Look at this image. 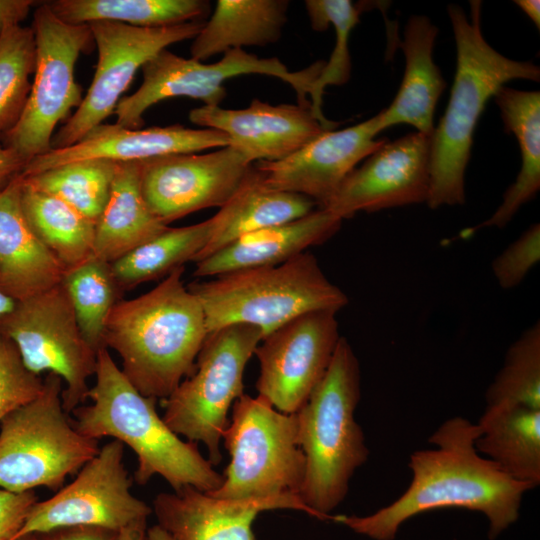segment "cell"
I'll return each mask as SVG.
<instances>
[{
	"mask_svg": "<svg viewBox=\"0 0 540 540\" xmlns=\"http://www.w3.org/2000/svg\"><path fill=\"white\" fill-rule=\"evenodd\" d=\"M211 218L193 225L170 228L111 264L114 278L124 293L139 284L166 277L193 261L207 245Z\"/></svg>",
	"mask_w": 540,
	"mask_h": 540,
	"instance_id": "32",
	"label": "cell"
},
{
	"mask_svg": "<svg viewBox=\"0 0 540 540\" xmlns=\"http://www.w3.org/2000/svg\"><path fill=\"white\" fill-rule=\"evenodd\" d=\"M44 380L26 368L17 346L0 332V422L17 408L34 400Z\"/></svg>",
	"mask_w": 540,
	"mask_h": 540,
	"instance_id": "38",
	"label": "cell"
},
{
	"mask_svg": "<svg viewBox=\"0 0 540 540\" xmlns=\"http://www.w3.org/2000/svg\"><path fill=\"white\" fill-rule=\"evenodd\" d=\"M540 260V225L534 223L508 245L491 264L493 275L502 289L520 285Z\"/></svg>",
	"mask_w": 540,
	"mask_h": 540,
	"instance_id": "39",
	"label": "cell"
},
{
	"mask_svg": "<svg viewBox=\"0 0 540 540\" xmlns=\"http://www.w3.org/2000/svg\"><path fill=\"white\" fill-rule=\"evenodd\" d=\"M95 376L88 392L92 403L72 411L78 432L97 441L112 437L129 446L137 456L134 480L139 485L160 475L174 491L191 486L210 492L220 487L223 475L196 443L180 439L168 427L156 411V399L136 390L105 347L97 352Z\"/></svg>",
	"mask_w": 540,
	"mask_h": 540,
	"instance_id": "4",
	"label": "cell"
},
{
	"mask_svg": "<svg viewBox=\"0 0 540 540\" xmlns=\"http://www.w3.org/2000/svg\"><path fill=\"white\" fill-rule=\"evenodd\" d=\"M16 301L6 295L0 288V316L11 311L15 305Z\"/></svg>",
	"mask_w": 540,
	"mask_h": 540,
	"instance_id": "47",
	"label": "cell"
},
{
	"mask_svg": "<svg viewBox=\"0 0 540 540\" xmlns=\"http://www.w3.org/2000/svg\"><path fill=\"white\" fill-rule=\"evenodd\" d=\"M21 206L32 231L65 271L93 255L95 223L58 197L40 191L21 177Z\"/></svg>",
	"mask_w": 540,
	"mask_h": 540,
	"instance_id": "30",
	"label": "cell"
},
{
	"mask_svg": "<svg viewBox=\"0 0 540 540\" xmlns=\"http://www.w3.org/2000/svg\"><path fill=\"white\" fill-rule=\"evenodd\" d=\"M479 434L476 423L450 418L428 439L434 448L410 455L412 480L397 500L367 516L338 515L333 520L373 540H394L410 518L457 507L482 513L488 538L496 539L518 520L523 496L531 488L477 452Z\"/></svg>",
	"mask_w": 540,
	"mask_h": 540,
	"instance_id": "1",
	"label": "cell"
},
{
	"mask_svg": "<svg viewBox=\"0 0 540 540\" xmlns=\"http://www.w3.org/2000/svg\"><path fill=\"white\" fill-rule=\"evenodd\" d=\"M229 145L226 134L216 129H193L182 125L128 129L102 123L79 142L62 149H51L31 159L22 175H32L69 162L107 159L133 162L177 153H196Z\"/></svg>",
	"mask_w": 540,
	"mask_h": 540,
	"instance_id": "20",
	"label": "cell"
},
{
	"mask_svg": "<svg viewBox=\"0 0 540 540\" xmlns=\"http://www.w3.org/2000/svg\"><path fill=\"white\" fill-rule=\"evenodd\" d=\"M168 227L144 199L139 162H117L108 200L95 224L93 255L112 264Z\"/></svg>",
	"mask_w": 540,
	"mask_h": 540,
	"instance_id": "26",
	"label": "cell"
},
{
	"mask_svg": "<svg viewBox=\"0 0 540 540\" xmlns=\"http://www.w3.org/2000/svg\"><path fill=\"white\" fill-rule=\"evenodd\" d=\"M189 120L226 134L229 146L250 163L284 159L327 131L309 107L259 99L244 109L203 105L189 112Z\"/></svg>",
	"mask_w": 540,
	"mask_h": 540,
	"instance_id": "19",
	"label": "cell"
},
{
	"mask_svg": "<svg viewBox=\"0 0 540 540\" xmlns=\"http://www.w3.org/2000/svg\"><path fill=\"white\" fill-rule=\"evenodd\" d=\"M263 337L259 327L249 324L209 333L194 372L161 400L164 422L187 441L203 443L212 465L222 460L220 441L229 425L228 411L244 394V370Z\"/></svg>",
	"mask_w": 540,
	"mask_h": 540,
	"instance_id": "9",
	"label": "cell"
},
{
	"mask_svg": "<svg viewBox=\"0 0 540 540\" xmlns=\"http://www.w3.org/2000/svg\"><path fill=\"white\" fill-rule=\"evenodd\" d=\"M514 3L529 17L536 28H540V1L539 0H515Z\"/></svg>",
	"mask_w": 540,
	"mask_h": 540,
	"instance_id": "44",
	"label": "cell"
},
{
	"mask_svg": "<svg viewBox=\"0 0 540 540\" xmlns=\"http://www.w3.org/2000/svg\"><path fill=\"white\" fill-rule=\"evenodd\" d=\"M38 540H120V531L101 526L75 525L36 534Z\"/></svg>",
	"mask_w": 540,
	"mask_h": 540,
	"instance_id": "41",
	"label": "cell"
},
{
	"mask_svg": "<svg viewBox=\"0 0 540 540\" xmlns=\"http://www.w3.org/2000/svg\"><path fill=\"white\" fill-rule=\"evenodd\" d=\"M0 332L17 346L28 370L37 375L49 371L65 382L61 397L66 413L88 398L98 351L83 336L61 283L16 301L0 316Z\"/></svg>",
	"mask_w": 540,
	"mask_h": 540,
	"instance_id": "12",
	"label": "cell"
},
{
	"mask_svg": "<svg viewBox=\"0 0 540 540\" xmlns=\"http://www.w3.org/2000/svg\"><path fill=\"white\" fill-rule=\"evenodd\" d=\"M475 448L512 479L531 489L540 484V410L513 407L484 412L476 423Z\"/></svg>",
	"mask_w": 540,
	"mask_h": 540,
	"instance_id": "29",
	"label": "cell"
},
{
	"mask_svg": "<svg viewBox=\"0 0 540 540\" xmlns=\"http://www.w3.org/2000/svg\"><path fill=\"white\" fill-rule=\"evenodd\" d=\"M120 540H147V521L136 523L121 530Z\"/></svg>",
	"mask_w": 540,
	"mask_h": 540,
	"instance_id": "45",
	"label": "cell"
},
{
	"mask_svg": "<svg viewBox=\"0 0 540 540\" xmlns=\"http://www.w3.org/2000/svg\"><path fill=\"white\" fill-rule=\"evenodd\" d=\"M202 21L146 28L96 21L89 23L98 61L92 82L76 111L54 133L51 149H62L79 142L90 130L114 114L122 94L136 72L168 46L194 39Z\"/></svg>",
	"mask_w": 540,
	"mask_h": 540,
	"instance_id": "13",
	"label": "cell"
},
{
	"mask_svg": "<svg viewBox=\"0 0 540 540\" xmlns=\"http://www.w3.org/2000/svg\"><path fill=\"white\" fill-rule=\"evenodd\" d=\"M360 397L359 361L341 336L324 376L296 412L306 459L299 497L320 520L334 519L329 513L345 499L354 472L369 457L354 418Z\"/></svg>",
	"mask_w": 540,
	"mask_h": 540,
	"instance_id": "5",
	"label": "cell"
},
{
	"mask_svg": "<svg viewBox=\"0 0 540 540\" xmlns=\"http://www.w3.org/2000/svg\"><path fill=\"white\" fill-rule=\"evenodd\" d=\"M27 163L16 150L0 143V193L22 175Z\"/></svg>",
	"mask_w": 540,
	"mask_h": 540,
	"instance_id": "43",
	"label": "cell"
},
{
	"mask_svg": "<svg viewBox=\"0 0 540 540\" xmlns=\"http://www.w3.org/2000/svg\"><path fill=\"white\" fill-rule=\"evenodd\" d=\"M37 3L34 0H0V37L7 29L19 26Z\"/></svg>",
	"mask_w": 540,
	"mask_h": 540,
	"instance_id": "42",
	"label": "cell"
},
{
	"mask_svg": "<svg viewBox=\"0 0 540 540\" xmlns=\"http://www.w3.org/2000/svg\"><path fill=\"white\" fill-rule=\"evenodd\" d=\"M132 482L124 464V444L111 440L78 471L71 483L49 499L34 504L13 539L75 525L121 531L147 521L152 508L131 493Z\"/></svg>",
	"mask_w": 540,
	"mask_h": 540,
	"instance_id": "14",
	"label": "cell"
},
{
	"mask_svg": "<svg viewBox=\"0 0 540 540\" xmlns=\"http://www.w3.org/2000/svg\"><path fill=\"white\" fill-rule=\"evenodd\" d=\"M316 205L314 200L304 195L267 186L253 165L238 190L211 217L209 241L194 262L246 234L301 218L314 211Z\"/></svg>",
	"mask_w": 540,
	"mask_h": 540,
	"instance_id": "25",
	"label": "cell"
},
{
	"mask_svg": "<svg viewBox=\"0 0 540 540\" xmlns=\"http://www.w3.org/2000/svg\"><path fill=\"white\" fill-rule=\"evenodd\" d=\"M138 162L144 199L167 226L193 212L222 207L253 168L229 145L206 154H168Z\"/></svg>",
	"mask_w": 540,
	"mask_h": 540,
	"instance_id": "16",
	"label": "cell"
},
{
	"mask_svg": "<svg viewBox=\"0 0 540 540\" xmlns=\"http://www.w3.org/2000/svg\"><path fill=\"white\" fill-rule=\"evenodd\" d=\"M117 162L86 159L21 175L28 185L63 200L95 224L108 200Z\"/></svg>",
	"mask_w": 540,
	"mask_h": 540,
	"instance_id": "33",
	"label": "cell"
},
{
	"mask_svg": "<svg viewBox=\"0 0 540 540\" xmlns=\"http://www.w3.org/2000/svg\"><path fill=\"white\" fill-rule=\"evenodd\" d=\"M184 266L152 290L112 308L102 344L116 351L121 371L145 397L167 398L195 369L209 332L198 297L183 282Z\"/></svg>",
	"mask_w": 540,
	"mask_h": 540,
	"instance_id": "2",
	"label": "cell"
},
{
	"mask_svg": "<svg viewBox=\"0 0 540 540\" xmlns=\"http://www.w3.org/2000/svg\"><path fill=\"white\" fill-rule=\"evenodd\" d=\"M337 312L302 314L262 339L254 354L258 395L276 410L296 413L324 376L340 339Z\"/></svg>",
	"mask_w": 540,
	"mask_h": 540,
	"instance_id": "15",
	"label": "cell"
},
{
	"mask_svg": "<svg viewBox=\"0 0 540 540\" xmlns=\"http://www.w3.org/2000/svg\"><path fill=\"white\" fill-rule=\"evenodd\" d=\"M63 380L49 373L41 393L0 422V488L58 491L99 451L76 430L62 405Z\"/></svg>",
	"mask_w": 540,
	"mask_h": 540,
	"instance_id": "8",
	"label": "cell"
},
{
	"mask_svg": "<svg viewBox=\"0 0 540 540\" xmlns=\"http://www.w3.org/2000/svg\"><path fill=\"white\" fill-rule=\"evenodd\" d=\"M147 540H174V538L157 524L147 528Z\"/></svg>",
	"mask_w": 540,
	"mask_h": 540,
	"instance_id": "46",
	"label": "cell"
},
{
	"mask_svg": "<svg viewBox=\"0 0 540 540\" xmlns=\"http://www.w3.org/2000/svg\"><path fill=\"white\" fill-rule=\"evenodd\" d=\"M484 412L513 407L540 410V323L527 328L508 348L485 394Z\"/></svg>",
	"mask_w": 540,
	"mask_h": 540,
	"instance_id": "35",
	"label": "cell"
},
{
	"mask_svg": "<svg viewBox=\"0 0 540 540\" xmlns=\"http://www.w3.org/2000/svg\"><path fill=\"white\" fill-rule=\"evenodd\" d=\"M31 27L36 64L30 93L21 118L0 139L28 162L51 150L56 126L80 106L83 96L75 80V65L94 44L88 24L61 20L46 2L37 5Z\"/></svg>",
	"mask_w": 540,
	"mask_h": 540,
	"instance_id": "10",
	"label": "cell"
},
{
	"mask_svg": "<svg viewBox=\"0 0 540 540\" xmlns=\"http://www.w3.org/2000/svg\"><path fill=\"white\" fill-rule=\"evenodd\" d=\"M381 131L377 114L342 130H327L288 157L255 167L267 186L304 195L323 208L358 163L388 141L376 139Z\"/></svg>",
	"mask_w": 540,
	"mask_h": 540,
	"instance_id": "18",
	"label": "cell"
},
{
	"mask_svg": "<svg viewBox=\"0 0 540 540\" xmlns=\"http://www.w3.org/2000/svg\"><path fill=\"white\" fill-rule=\"evenodd\" d=\"M53 13L70 24L108 21L135 27H166L201 21L210 9L203 0H54Z\"/></svg>",
	"mask_w": 540,
	"mask_h": 540,
	"instance_id": "31",
	"label": "cell"
},
{
	"mask_svg": "<svg viewBox=\"0 0 540 540\" xmlns=\"http://www.w3.org/2000/svg\"><path fill=\"white\" fill-rule=\"evenodd\" d=\"M38 501L34 490L16 493L0 488V540L16 536Z\"/></svg>",
	"mask_w": 540,
	"mask_h": 540,
	"instance_id": "40",
	"label": "cell"
},
{
	"mask_svg": "<svg viewBox=\"0 0 540 540\" xmlns=\"http://www.w3.org/2000/svg\"><path fill=\"white\" fill-rule=\"evenodd\" d=\"M505 131L514 134L521 152V167L495 212L463 233L484 228H503L518 210L540 190V92L502 86L493 96Z\"/></svg>",
	"mask_w": 540,
	"mask_h": 540,
	"instance_id": "27",
	"label": "cell"
},
{
	"mask_svg": "<svg viewBox=\"0 0 540 540\" xmlns=\"http://www.w3.org/2000/svg\"><path fill=\"white\" fill-rule=\"evenodd\" d=\"M21 175L0 193V288L20 301L61 283L65 269L29 226Z\"/></svg>",
	"mask_w": 540,
	"mask_h": 540,
	"instance_id": "23",
	"label": "cell"
},
{
	"mask_svg": "<svg viewBox=\"0 0 540 540\" xmlns=\"http://www.w3.org/2000/svg\"><path fill=\"white\" fill-rule=\"evenodd\" d=\"M61 284L71 301L83 336L98 351L103 347L106 320L123 294L111 264L92 255L65 271Z\"/></svg>",
	"mask_w": 540,
	"mask_h": 540,
	"instance_id": "34",
	"label": "cell"
},
{
	"mask_svg": "<svg viewBox=\"0 0 540 540\" xmlns=\"http://www.w3.org/2000/svg\"><path fill=\"white\" fill-rule=\"evenodd\" d=\"M469 3V18L458 5L447 8L456 44V72L445 113L431 135L426 203L431 209L465 203L473 134L487 101L511 80H540L537 65L507 58L488 44L481 30V1Z\"/></svg>",
	"mask_w": 540,
	"mask_h": 540,
	"instance_id": "3",
	"label": "cell"
},
{
	"mask_svg": "<svg viewBox=\"0 0 540 540\" xmlns=\"http://www.w3.org/2000/svg\"><path fill=\"white\" fill-rule=\"evenodd\" d=\"M324 65V61H318L292 72L278 58H259L238 48L226 51L216 63L205 64L164 49L141 68L140 87L117 104L116 124L140 129L144 113L154 104L172 97L185 96L201 100L206 106H219L226 96L224 82L245 74H263L287 82L295 90L299 105L310 107L307 95Z\"/></svg>",
	"mask_w": 540,
	"mask_h": 540,
	"instance_id": "11",
	"label": "cell"
},
{
	"mask_svg": "<svg viewBox=\"0 0 540 540\" xmlns=\"http://www.w3.org/2000/svg\"><path fill=\"white\" fill-rule=\"evenodd\" d=\"M36 64L32 27L15 26L0 37V139L25 109Z\"/></svg>",
	"mask_w": 540,
	"mask_h": 540,
	"instance_id": "37",
	"label": "cell"
},
{
	"mask_svg": "<svg viewBox=\"0 0 540 540\" xmlns=\"http://www.w3.org/2000/svg\"><path fill=\"white\" fill-rule=\"evenodd\" d=\"M13 540H38L36 534H26Z\"/></svg>",
	"mask_w": 540,
	"mask_h": 540,
	"instance_id": "48",
	"label": "cell"
},
{
	"mask_svg": "<svg viewBox=\"0 0 540 540\" xmlns=\"http://www.w3.org/2000/svg\"><path fill=\"white\" fill-rule=\"evenodd\" d=\"M438 28L424 15H412L404 28L399 46L405 56V71L397 95L380 113L382 130L408 124L417 132L431 136L439 97L446 87L433 60Z\"/></svg>",
	"mask_w": 540,
	"mask_h": 540,
	"instance_id": "24",
	"label": "cell"
},
{
	"mask_svg": "<svg viewBox=\"0 0 540 540\" xmlns=\"http://www.w3.org/2000/svg\"><path fill=\"white\" fill-rule=\"evenodd\" d=\"M431 136L414 132L387 141L342 182L323 207L340 219L357 212L427 203Z\"/></svg>",
	"mask_w": 540,
	"mask_h": 540,
	"instance_id": "17",
	"label": "cell"
},
{
	"mask_svg": "<svg viewBox=\"0 0 540 540\" xmlns=\"http://www.w3.org/2000/svg\"><path fill=\"white\" fill-rule=\"evenodd\" d=\"M343 220L318 208L296 220L246 234L196 262L194 276L225 273L281 264L334 236Z\"/></svg>",
	"mask_w": 540,
	"mask_h": 540,
	"instance_id": "22",
	"label": "cell"
},
{
	"mask_svg": "<svg viewBox=\"0 0 540 540\" xmlns=\"http://www.w3.org/2000/svg\"><path fill=\"white\" fill-rule=\"evenodd\" d=\"M232 407L222 437L231 460L220 487L207 493L225 500H273L313 516L299 497L306 459L296 413H282L259 395L243 394Z\"/></svg>",
	"mask_w": 540,
	"mask_h": 540,
	"instance_id": "7",
	"label": "cell"
},
{
	"mask_svg": "<svg viewBox=\"0 0 540 540\" xmlns=\"http://www.w3.org/2000/svg\"><path fill=\"white\" fill-rule=\"evenodd\" d=\"M187 287L201 302L209 333L249 324L265 337L302 314L338 312L349 302L307 251L278 265L237 270Z\"/></svg>",
	"mask_w": 540,
	"mask_h": 540,
	"instance_id": "6",
	"label": "cell"
},
{
	"mask_svg": "<svg viewBox=\"0 0 540 540\" xmlns=\"http://www.w3.org/2000/svg\"><path fill=\"white\" fill-rule=\"evenodd\" d=\"M285 0H219L190 47L202 61L231 49L265 46L279 40L287 22Z\"/></svg>",
	"mask_w": 540,
	"mask_h": 540,
	"instance_id": "28",
	"label": "cell"
},
{
	"mask_svg": "<svg viewBox=\"0 0 540 540\" xmlns=\"http://www.w3.org/2000/svg\"><path fill=\"white\" fill-rule=\"evenodd\" d=\"M305 6L312 29L323 31L333 25L336 34L330 59L312 83L308 94L311 112L324 128L332 130L337 123L329 121L322 112L323 94L327 86L343 85L350 78L348 42L351 31L359 23L361 9L349 0H307Z\"/></svg>",
	"mask_w": 540,
	"mask_h": 540,
	"instance_id": "36",
	"label": "cell"
},
{
	"mask_svg": "<svg viewBox=\"0 0 540 540\" xmlns=\"http://www.w3.org/2000/svg\"><path fill=\"white\" fill-rule=\"evenodd\" d=\"M285 509L273 500H225L186 486L159 493L152 511L158 525L174 540H255L252 529L259 513Z\"/></svg>",
	"mask_w": 540,
	"mask_h": 540,
	"instance_id": "21",
	"label": "cell"
}]
</instances>
